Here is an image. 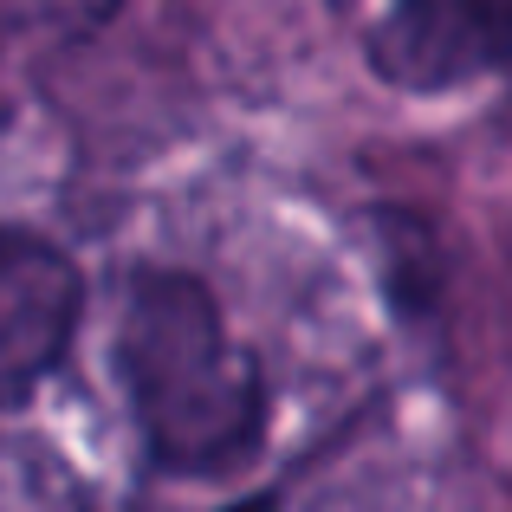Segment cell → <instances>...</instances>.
I'll list each match as a JSON object with an SVG mask.
<instances>
[{"label": "cell", "mask_w": 512, "mask_h": 512, "mask_svg": "<svg viewBox=\"0 0 512 512\" xmlns=\"http://www.w3.org/2000/svg\"><path fill=\"white\" fill-rule=\"evenodd\" d=\"M117 383L156 474H234L266 441V370L195 273L143 266L117 312Z\"/></svg>", "instance_id": "6da1fadb"}, {"label": "cell", "mask_w": 512, "mask_h": 512, "mask_svg": "<svg viewBox=\"0 0 512 512\" xmlns=\"http://www.w3.org/2000/svg\"><path fill=\"white\" fill-rule=\"evenodd\" d=\"M363 52L383 85L441 98L512 65V0H389Z\"/></svg>", "instance_id": "7a4b0ae2"}, {"label": "cell", "mask_w": 512, "mask_h": 512, "mask_svg": "<svg viewBox=\"0 0 512 512\" xmlns=\"http://www.w3.org/2000/svg\"><path fill=\"white\" fill-rule=\"evenodd\" d=\"M85 318V279H78L72 253L52 247L46 234H20L0 227V409L33 396Z\"/></svg>", "instance_id": "3957f363"}, {"label": "cell", "mask_w": 512, "mask_h": 512, "mask_svg": "<svg viewBox=\"0 0 512 512\" xmlns=\"http://www.w3.org/2000/svg\"><path fill=\"white\" fill-rule=\"evenodd\" d=\"M124 0H0V33L33 46H78L91 39Z\"/></svg>", "instance_id": "277c9868"}, {"label": "cell", "mask_w": 512, "mask_h": 512, "mask_svg": "<svg viewBox=\"0 0 512 512\" xmlns=\"http://www.w3.org/2000/svg\"><path fill=\"white\" fill-rule=\"evenodd\" d=\"M383 286L396 299L402 318H422L435 312V247H428V227L422 221H402V214H383Z\"/></svg>", "instance_id": "5b68a950"}]
</instances>
